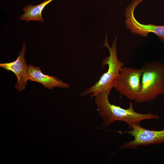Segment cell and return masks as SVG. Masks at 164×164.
Returning <instances> with one entry per match:
<instances>
[{"mask_svg": "<svg viewBox=\"0 0 164 164\" xmlns=\"http://www.w3.org/2000/svg\"><path fill=\"white\" fill-rule=\"evenodd\" d=\"M144 0H134L126 7L125 11L126 26L132 33L135 35L138 34L141 36L146 37L149 33H153L162 42L164 43V26L142 24L134 17V13L135 8Z\"/></svg>", "mask_w": 164, "mask_h": 164, "instance_id": "cell-6", "label": "cell"}, {"mask_svg": "<svg viewBox=\"0 0 164 164\" xmlns=\"http://www.w3.org/2000/svg\"><path fill=\"white\" fill-rule=\"evenodd\" d=\"M124 132L130 134L134 139L124 143L121 149H136L141 146L164 143V129L160 131L149 130L141 125H134L131 131Z\"/></svg>", "mask_w": 164, "mask_h": 164, "instance_id": "cell-5", "label": "cell"}, {"mask_svg": "<svg viewBox=\"0 0 164 164\" xmlns=\"http://www.w3.org/2000/svg\"><path fill=\"white\" fill-rule=\"evenodd\" d=\"M143 69L123 67L115 81L114 87L121 95L135 101L142 90Z\"/></svg>", "mask_w": 164, "mask_h": 164, "instance_id": "cell-4", "label": "cell"}, {"mask_svg": "<svg viewBox=\"0 0 164 164\" xmlns=\"http://www.w3.org/2000/svg\"><path fill=\"white\" fill-rule=\"evenodd\" d=\"M104 46L108 49L110 55L102 60V67L108 65V69L100 77V79L93 85L82 92L80 96H84L91 95L92 98L100 93L110 91L114 87V85L121 68L124 63L120 61L117 56V40L116 37L110 47L109 45L106 34Z\"/></svg>", "mask_w": 164, "mask_h": 164, "instance_id": "cell-3", "label": "cell"}, {"mask_svg": "<svg viewBox=\"0 0 164 164\" xmlns=\"http://www.w3.org/2000/svg\"><path fill=\"white\" fill-rule=\"evenodd\" d=\"M29 80L39 83L48 89L52 90L55 87L67 88L69 85L54 76L43 73L40 67L31 65L28 66Z\"/></svg>", "mask_w": 164, "mask_h": 164, "instance_id": "cell-8", "label": "cell"}, {"mask_svg": "<svg viewBox=\"0 0 164 164\" xmlns=\"http://www.w3.org/2000/svg\"><path fill=\"white\" fill-rule=\"evenodd\" d=\"M26 53V43L24 42L16 60L10 63L0 64V67L12 71L16 75L17 81L15 88L19 92L25 89L27 82L29 80L28 66L25 58Z\"/></svg>", "mask_w": 164, "mask_h": 164, "instance_id": "cell-7", "label": "cell"}, {"mask_svg": "<svg viewBox=\"0 0 164 164\" xmlns=\"http://www.w3.org/2000/svg\"><path fill=\"white\" fill-rule=\"evenodd\" d=\"M53 0H46L43 2L37 5H28L22 9L25 11L21 15L20 19L26 21L30 20L43 22L44 20L41 15V12L44 7Z\"/></svg>", "mask_w": 164, "mask_h": 164, "instance_id": "cell-9", "label": "cell"}, {"mask_svg": "<svg viewBox=\"0 0 164 164\" xmlns=\"http://www.w3.org/2000/svg\"><path fill=\"white\" fill-rule=\"evenodd\" d=\"M110 91L100 93L95 95V103L99 111V114L102 118V126L106 128L117 121L126 123L129 130L132 129L134 125H141L144 120L158 119L160 116L151 113L142 114L134 111L132 102L129 107L124 109L111 104L109 100Z\"/></svg>", "mask_w": 164, "mask_h": 164, "instance_id": "cell-1", "label": "cell"}, {"mask_svg": "<svg viewBox=\"0 0 164 164\" xmlns=\"http://www.w3.org/2000/svg\"><path fill=\"white\" fill-rule=\"evenodd\" d=\"M142 90L136 102H149L164 93V64L153 61L142 67Z\"/></svg>", "mask_w": 164, "mask_h": 164, "instance_id": "cell-2", "label": "cell"}]
</instances>
